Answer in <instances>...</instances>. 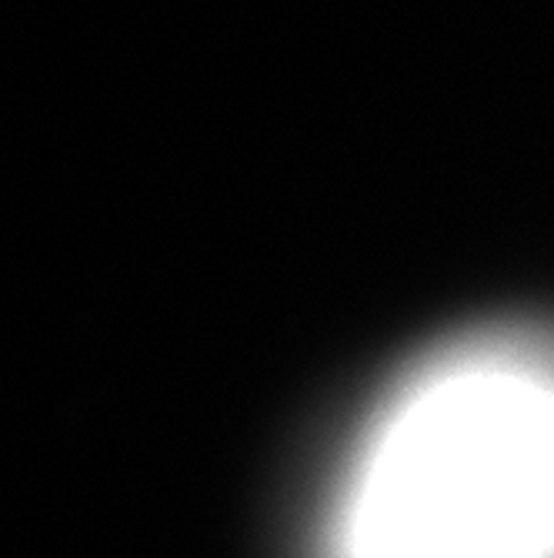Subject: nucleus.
Listing matches in <instances>:
<instances>
[{
  "instance_id": "f257e3e1",
  "label": "nucleus",
  "mask_w": 554,
  "mask_h": 558,
  "mask_svg": "<svg viewBox=\"0 0 554 558\" xmlns=\"http://www.w3.org/2000/svg\"><path fill=\"white\" fill-rule=\"evenodd\" d=\"M334 558H554V375L491 359L408 391L344 485Z\"/></svg>"
}]
</instances>
